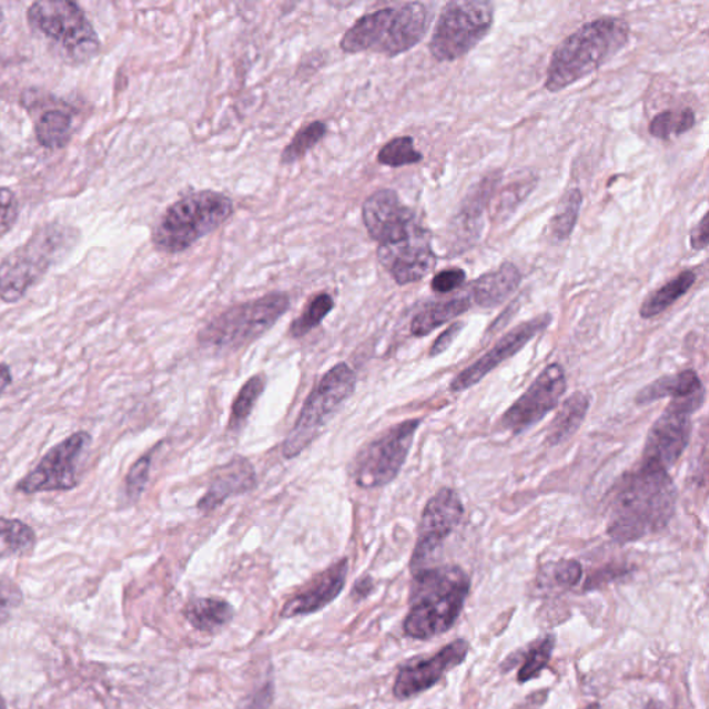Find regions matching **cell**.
<instances>
[{
  "label": "cell",
  "instance_id": "cell-45",
  "mask_svg": "<svg viewBox=\"0 0 709 709\" xmlns=\"http://www.w3.org/2000/svg\"><path fill=\"white\" fill-rule=\"evenodd\" d=\"M691 247L695 250H705L708 245V222L707 215L702 217V221L699 223V226L695 227V231L691 232Z\"/></svg>",
  "mask_w": 709,
  "mask_h": 709
},
{
  "label": "cell",
  "instance_id": "cell-26",
  "mask_svg": "<svg viewBox=\"0 0 709 709\" xmlns=\"http://www.w3.org/2000/svg\"><path fill=\"white\" fill-rule=\"evenodd\" d=\"M184 617L201 632H215L233 618V608L222 599H195L184 610Z\"/></svg>",
  "mask_w": 709,
  "mask_h": 709
},
{
  "label": "cell",
  "instance_id": "cell-14",
  "mask_svg": "<svg viewBox=\"0 0 709 709\" xmlns=\"http://www.w3.org/2000/svg\"><path fill=\"white\" fill-rule=\"evenodd\" d=\"M566 389L567 378L563 366L551 363L535 378L526 393L505 412L500 422L502 427L513 434L526 432L556 409Z\"/></svg>",
  "mask_w": 709,
  "mask_h": 709
},
{
  "label": "cell",
  "instance_id": "cell-29",
  "mask_svg": "<svg viewBox=\"0 0 709 709\" xmlns=\"http://www.w3.org/2000/svg\"><path fill=\"white\" fill-rule=\"evenodd\" d=\"M36 545V531L28 524L0 517V558L30 555Z\"/></svg>",
  "mask_w": 709,
  "mask_h": 709
},
{
  "label": "cell",
  "instance_id": "cell-34",
  "mask_svg": "<svg viewBox=\"0 0 709 709\" xmlns=\"http://www.w3.org/2000/svg\"><path fill=\"white\" fill-rule=\"evenodd\" d=\"M423 160L422 153H418L415 149V143L411 136L395 138L389 141L385 146L379 149L377 161L379 164L393 166L412 165L421 163Z\"/></svg>",
  "mask_w": 709,
  "mask_h": 709
},
{
  "label": "cell",
  "instance_id": "cell-39",
  "mask_svg": "<svg viewBox=\"0 0 709 709\" xmlns=\"http://www.w3.org/2000/svg\"><path fill=\"white\" fill-rule=\"evenodd\" d=\"M150 466H152V457L144 455L131 467L130 473H128L125 482L126 495L132 502H136L141 498L144 488H146Z\"/></svg>",
  "mask_w": 709,
  "mask_h": 709
},
{
  "label": "cell",
  "instance_id": "cell-15",
  "mask_svg": "<svg viewBox=\"0 0 709 709\" xmlns=\"http://www.w3.org/2000/svg\"><path fill=\"white\" fill-rule=\"evenodd\" d=\"M465 516V506L459 495L450 488H440L424 507L418 538L413 551L411 568L413 573L426 568L444 540L455 531Z\"/></svg>",
  "mask_w": 709,
  "mask_h": 709
},
{
  "label": "cell",
  "instance_id": "cell-47",
  "mask_svg": "<svg viewBox=\"0 0 709 709\" xmlns=\"http://www.w3.org/2000/svg\"><path fill=\"white\" fill-rule=\"evenodd\" d=\"M373 588V580L371 578H363L361 580H357V583L354 586V596L356 597H366L368 594H371Z\"/></svg>",
  "mask_w": 709,
  "mask_h": 709
},
{
  "label": "cell",
  "instance_id": "cell-48",
  "mask_svg": "<svg viewBox=\"0 0 709 709\" xmlns=\"http://www.w3.org/2000/svg\"><path fill=\"white\" fill-rule=\"evenodd\" d=\"M0 709H8V706H6V702L2 699V696H0Z\"/></svg>",
  "mask_w": 709,
  "mask_h": 709
},
{
  "label": "cell",
  "instance_id": "cell-32",
  "mask_svg": "<svg viewBox=\"0 0 709 709\" xmlns=\"http://www.w3.org/2000/svg\"><path fill=\"white\" fill-rule=\"evenodd\" d=\"M327 125L322 121L311 122L310 125L303 128L283 150L282 164H293L304 158L310 150L314 149L317 143L326 136Z\"/></svg>",
  "mask_w": 709,
  "mask_h": 709
},
{
  "label": "cell",
  "instance_id": "cell-42",
  "mask_svg": "<svg viewBox=\"0 0 709 709\" xmlns=\"http://www.w3.org/2000/svg\"><path fill=\"white\" fill-rule=\"evenodd\" d=\"M466 282V272L455 267V270H446L435 275L432 282V288L435 293L446 294L459 288Z\"/></svg>",
  "mask_w": 709,
  "mask_h": 709
},
{
  "label": "cell",
  "instance_id": "cell-38",
  "mask_svg": "<svg viewBox=\"0 0 709 709\" xmlns=\"http://www.w3.org/2000/svg\"><path fill=\"white\" fill-rule=\"evenodd\" d=\"M546 577L555 580L560 588H574L583 578V567L575 560H561L545 568Z\"/></svg>",
  "mask_w": 709,
  "mask_h": 709
},
{
  "label": "cell",
  "instance_id": "cell-37",
  "mask_svg": "<svg viewBox=\"0 0 709 709\" xmlns=\"http://www.w3.org/2000/svg\"><path fill=\"white\" fill-rule=\"evenodd\" d=\"M583 193L579 189H574L564 197L560 209L551 222L553 234L558 240H566L571 236L575 225H577L580 205H583Z\"/></svg>",
  "mask_w": 709,
  "mask_h": 709
},
{
  "label": "cell",
  "instance_id": "cell-3",
  "mask_svg": "<svg viewBox=\"0 0 709 709\" xmlns=\"http://www.w3.org/2000/svg\"><path fill=\"white\" fill-rule=\"evenodd\" d=\"M629 24L617 17H601L564 39L551 55L545 87L558 92L594 74L629 42Z\"/></svg>",
  "mask_w": 709,
  "mask_h": 709
},
{
  "label": "cell",
  "instance_id": "cell-17",
  "mask_svg": "<svg viewBox=\"0 0 709 709\" xmlns=\"http://www.w3.org/2000/svg\"><path fill=\"white\" fill-rule=\"evenodd\" d=\"M377 260L399 286L422 281L437 265L432 233L424 229L402 242L378 245Z\"/></svg>",
  "mask_w": 709,
  "mask_h": 709
},
{
  "label": "cell",
  "instance_id": "cell-35",
  "mask_svg": "<svg viewBox=\"0 0 709 709\" xmlns=\"http://www.w3.org/2000/svg\"><path fill=\"white\" fill-rule=\"evenodd\" d=\"M555 641L553 636H546L545 639L539 640L523 656L524 666L518 671V683H527L529 680L539 677V673L544 671L550 661L553 649L556 646Z\"/></svg>",
  "mask_w": 709,
  "mask_h": 709
},
{
  "label": "cell",
  "instance_id": "cell-27",
  "mask_svg": "<svg viewBox=\"0 0 709 709\" xmlns=\"http://www.w3.org/2000/svg\"><path fill=\"white\" fill-rule=\"evenodd\" d=\"M697 275L693 271H685L677 277L668 282L666 286L657 290L649 298L645 301L640 306V316L644 320H651V317L662 314L664 311L671 308L678 300L682 298L685 294H688L689 290L693 287Z\"/></svg>",
  "mask_w": 709,
  "mask_h": 709
},
{
  "label": "cell",
  "instance_id": "cell-25",
  "mask_svg": "<svg viewBox=\"0 0 709 709\" xmlns=\"http://www.w3.org/2000/svg\"><path fill=\"white\" fill-rule=\"evenodd\" d=\"M470 300L466 297L454 298L449 301H443V303H435L426 306L423 311L413 317L411 332L415 337L428 336L435 328L445 325L455 317L465 314L470 310Z\"/></svg>",
  "mask_w": 709,
  "mask_h": 709
},
{
  "label": "cell",
  "instance_id": "cell-10",
  "mask_svg": "<svg viewBox=\"0 0 709 709\" xmlns=\"http://www.w3.org/2000/svg\"><path fill=\"white\" fill-rule=\"evenodd\" d=\"M494 16V4L487 0L449 2L435 24L429 52L445 63L463 58L488 36Z\"/></svg>",
  "mask_w": 709,
  "mask_h": 709
},
{
  "label": "cell",
  "instance_id": "cell-19",
  "mask_svg": "<svg viewBox=\"0 0 709 709\" xmlns=\"http://www.w3.org/2000/svg\"><path fill=\"white\" fill-rule=\"evenodd\" d=\"M467 655V641L457 639L427 660L405 666L396 677L394 696L396 699L407 700L424 693L437 685L446 672L459 667L466 660Z\"/></svg>",
  "mask_w": 709,
  "mask_h": 709
},
{
  "label": "cell",
  "instance_id": "cell-8",
  "mask_svg": "<svg viewBox=\"0 0 709 709\" xmlns=\"http://www.w3.org/2000/svg\"><path fill=\"white\" fill-rule=\"evenodd\" d=\"M290 308L286 293L233 306L211 321L199 334V342L209 348L237 350L265 334Z\"/></svg>",
  "mask_w": 709,
  "mask_h": 709
},
{
  "label": "cell",
  "instance_id": "cell-11",
  "mask_svg": "<svg viewBox=\"0 0 709 709\" xmlns=\"http://www.w3.org/2000/svg\"><path fill=\"white\" fill-rule=\"evenodd\" d=\"M422 421L411 418L391 427L357 456L354 478L357 487L374 489L393 483L404 467Z\"/></svg>",
  "mask_w": 709,
  "mask_h": 709
},
{
  "label": "cell",
  "instance_id": "cell-33",
  "mask_svg": "<svg viewBox=\"0 0 709 709\" xmlns=\"http://www.w3.org/2000/svg\"><path fill=\"white\" fill-rule=\"evenodd\" d=\"M334 308V301L327 293L317 294L314 300L311 301L306 310L301 314L298 320L293 322L290 333L295 338H300L314 331L316 326H320L323 320L331 314Z\"/></svg>",
  "mask_w": 709,
  "mask_h": 709
},
{
  "label": "cell",
  "instance_id": "cell-21",
  "mask_svg": "<svg viewBox=\"0 0 709 709\" xmlns=\"http://www.w3.org/2000/svg\"><path fill=\"white\" fill-rule=\"evenodd\" d=\"M256 485L255 470L253 465L243 457L227 463L217 468L211 479L210 488L199 502L201 513H211L220 507L223 502L232 496L243 495L253 490Z\"/></svg>",
  "mask_w": 709,
  "mask_h": 709
},
{
  "label": "cell",
  "instance_id": "cell-31",
  "mask_svg": "<svg viewBox=\"0 0 709 709\" xmlns=\"http://www.w3.org/2000/svg\"><path fill=\"white\" fill-rule=\"evenodd\" d=\"M265 389V377L262 374L251 377L247 383L243 385L236 399L233 402L231 421H229V428L239 429L243 426V423L247 421L251 412H253L256 401L260 399L262 393Z\"/></svg>",
  "mask_w": 709,
  "mask_h": 709
},
{
  "label": "cell",
  "instance_id": "cell-28",
  "mask_svg": "<svg viewBox=\"0 0 709 709\" xmlns=\"http://www.w3.org/2000/svg\"><path fill=\"white\" fill-rule=\"evenodd\" d=\"M38 142L47 149H63L72 136V117L64 110L43 111L36 124Z\"/></svg>",
  "mask_w": 709,
  "mask_h": 709
},
{
  "label": "cell",
  "instance_id": "cell-22",
  "mask_svg": "<svg viewBox=\"0 0 709 709\" xmlns=\"http://www.w3.org/2000/svg\"><path fill=\"white\" fill-rule=\"evenodd\" d=\"M662 398L672 401L706 398L699 374L695 371H683L658 378L639 391L636 395V404L649 405Z\"/></svg>",
  "mask_w": 709,
  "mask_h": 709
},
{
  "label": "cell",
  "instance_id": "cell-6",
  "mask_svg": "<svg viewBox=\"0 0 709 709\" xmlns=\"http://www.w3.org/2000/svg\"><path fill=\"white\" fill-rule=\"evenodd\" d=\"M233 211L232 199L214 190L184 195L161 215L153 231L154 247L160 253H182L222 226Z\"/></svg>",
  "mask_w": 709,
  "mask_h": 709
},
{
  "label": "cell",
  "instance_id": "cell-16",
  "mask_svg": "<svg viewBox=\"0 0 709 709\" xmlns=\"http://www.w3.org/2000/svg\"><path fill=\"white\" fill-rule=\"evenodd\" d=\"M363 223L379 245L402 242L424 231L415 212L391 189L377 190L362 206Z\"/></svg>",
  "mask_w": 709,
  "mask_h": 709
},
{
  "label": "cell",
  "instance_id": "cell-49",
  "mask_svg": "<svg viewBox=\"0 0 709 709\" xmlns=\"http://www.w3.org/2000/svg\"><path fill=\"white\" fill-rule=\"evenodd\" d=\"M646 709H660V707H658V706L656 705V702H650V705H649V706H647V708H646Z\"/></svg>",
  "mask_w": 709,
  "mask_h": 709
},
{
  "label": "cell",
  "instance_id": "cell-4",
  "mask_svg": "<svg viewBox=\"0 0 709 709\" xmlns=\"http://www.w3.org/2000/svg\"><path fill=\"white\" fill-rule=\"evenodd\" d=\"M428 30V10L423 3H405L363 16L342 39L343 52H373L391 58L407 52Z\"/></svg>",
  "mask_w": 709,
  "mask_h": 709
},
{
  "label": "cell",
  "instance_id": "cell-9",
  "mask_svg": "<svg viewBox=\"0 0 709 709\" xmlns=\"http://www.w3.org/2000/svg\"><path fill=\"white\" fill-rule=\"evenodd\" d=\"M356 374L347 363H338L328 371L305 401L297 422L283 443L286 459L303 454L320 437L338 407L354 394Z\"/></svg>",
  "mask_w": 709,
  "mask_h": 709
},
{
  "label": "cell",
  "instance_id": "cell-50",
  "mask_svg": "<svg viewBox=\"0 0 709 709\" xmlns=\"http://www.w3.org/2000/svg\"><path fill=\"white\" fill-rule=\"evenodd\" d=\"M2 20H3V11H2V9H0V21H2Z\"/></svg>",
  "mask_w": 709,
  "mask_h": 709
},
{
  "label": "cell",
  "instance_id": "cell-12",
  "mask_svg": "<svg viewBox=\"0 0 709 709\" xmlns=\"http://www.w3.org/2000/svg\"><path fill=\"white\" fill-rule=\"evenodd\" d=\"M91 434L77 432L49 449L41 462L17 484V490L24 495L41 493H64L78 487V465L91 444Z\"/></svg>",
  "mask_w": 709,
  "mask_h": 709
},
{
  "label": "cell",
  "instance_id": "cell-5",
  "mask_svg": "<svg viewBox=\"0 0 709 709\" xmlns=\"http://www.w3.org/2000/svg\"><path fill=\"white\" fill-rule=\"evenodd\" d=\"M78 232L60 223L38 229L28 242L0 262V298L13 304L36 286L55 262L75 247Z\"/></svg>",
  "mask_w": 709,
  "mask_h": 709
},
{
  "label": "cell",
  "instance_id": "cell-24",
  "mask_svg": "<svg viewBox=\"0 0 709 709\" xmlns=\"http://www.w3.org/2000/svg\"><path fill=\"white\" fill-rule=\"evenodd\" d=\"M589 407V395L578 391V393L568 396L561 409L558 411L555 421L551 422L549 429H547V444L557 446L571 438L578 432L580 424L584 423Z\"/></svg>",
  "mask_w": 709,
  "mask_h": 709
},
{
  "label": "cell",
  "instance_id": "cell-40",
  "mask_svg": "<svg viewBox=\"0 0 709 709\" xmlns=\"http://www.w3.org/2000/svg\"><path fill=\"white\" fill-rule=\"evenodd\" d=\"M22 601V594L14 583L4 575H0V625L9 621L11 612L19 608Z\"/></svg>",
  "mask_w": 709,
  "mask_h": 709
},
{
  "label": "cell",
  "instance_id": "cell-46",
  "mask_svg": "<svg viewBox=\"0 0 709 709\" xmlns=\"http://www.w3.org/2000/svg\"><path fill=\"white\" fill-rule=\"evenodd\" d=\"M11 382H13V376H11L10 367L0 363V396L10 387Z\"/></svg>",
  "mask_w": 709,
  "mask_h": 709
},
{
  "label": "cell",
  "instance_id": "cell-41",
  "mask_svg": "<svg viewBox=\"0 0 709 709\" xmlns=\"http://www.w3.org/2000/svg\"><path fill=\"white\" fill-rule=\"evenodd\" d=\"M20 203L9 188H0V237L8 234L19 220Z\"/></svg>",
  "mask_w": 709,
  "mask_h": 709
},
{
  "label": "cell",
  "instance_id": "cell-43",
  "mask_svg": "<svg viewBox=\"0 0 709 709\" xmlns=\"http://www.w3.org/2000/svg\"><path fill=\"white\" fill-rule=\"evenodd\" d=\"M463 326H465V323L456 322L454 325L446 328V331L440 334L437 340H435L432 351H429V356L434 357L445 353V351L450 347L452 343L455 342L456 337L459 336L463 331Z\"/></svg>",
  "mask_w": 709,
  "mask_h": 709
},
{
  "label": "cell",
  "instance_id": "cell-44",
  "mask_svg": "<svg viewBox=\"0 0 709 709\" xmlns=\"http://www.w3.org/2000/svg\"><path fill=\"white\" fill-rule=\"evenodd\" d=\"M273 701V683L267 682L262 689L251 697L242 709H270Z\"/></svg>",
  "mask_w": 709,
  "mask_h": 709
},
{
  "label": "cell",
  "instance_id": "cell-20",
  "mask_svg": "<svg viewBox=\"0 0 709 709\" xmlns=\"http://www.w3.org/2000/svg\"><path fill=\"white\" fill-rule=\"evenodd\" d=\"M347 575L348 560L343 558L294 595L282 608L281 617L288 619L321 611L342 594Z\"/></svg>",
  "mask_w": 709,
  "mask_h": 709
},
{
  "label": "cell",
  "instance_id": "cell-1",
  "mask_svg": "<svg viewBox=\"0 0 709 709\" xmlns=\"http://www.w3.org/2000/svg\"><path fill=\"white\" fill-rule=\"evenodd\" d=\"M677 509V488L668 470L640 462L612 490L607 534L618 544H630L664 531Z\"/></svg>",
  "mask_w": 709,
  "mask_h": 709
},
{
  "label": "cell",
  "instance_id": "cell-23",
  "mask_svg": "<svg viewBox=\"0 0 709 709\" xmlns=\"http://www.w3.org/2000/svg\"><path fill=\"white\" fill-rule=\"evenodd\" d=\"M521 273L515 264L502 265L498 270L485 273L473 284V295L483 308H495L504 304L520 287Z\"/></svg>",
  "mask_w": 709,
  "mask_h": 709
},
{
  "label": "cell",
  "instance_id": "cell-2",
  "mask_svg": "<svg viewBox=\"0 0 709 709\" xmlns=\"http://www.w3.org/2000/svg\"><path fill=\"white\" fill-rule=\"evenodd\" d=\"M470 591V579L457 566L423 568L413 573L406 636L427 640L448 632L460 617Z\"/></svg>",
  "mask_w": 709,
  "mask_h": 709
},
{
  "label": "cell",
  "instance_id": "cell-30",
  "mask_svg": "<svg viewBox=\"0 0 709 709\" xmlns=\"http://www.w3.org/2000/svg\"><path fill=\"white\" fill-rule=\"evenodd\" d=\"M696 125V114L693 110L662 111L651 120L649 131L657 139H669L671 136L683 135Z\"/></svg>",
  "mask_w": 709,
  "mask_h": 709
},
{
  "label": "cell",
  "instance_id": "cell-36",
  "mask_svg": "<svg viewBox=\"0 0 709 709\" xmlns=\"http://www.w3.org/2000/svg\"><path fill=\"white\" fill-rule=\"evenodd\" d=\"M536 183L535 176H527L518 179L513 182L510 186L505 188L504 192L499 194V199L495 201L493 205V217L496 221L505 220L512 212H515L521 201L527 197L531 190H534Z\"/></svg>",
  "mask_w": 709,
  "mask_h": 709
},
{
  "label": "cell",
  "instance_id": "cell-7",
  "mask_svg": "<svg viewBox=\"0 0 709 709\" xmlns=\"http://www.w3.org/2000/svg\"><path fill=\"white\" fill-rule=\"evenodd\" d=\"M28 22L42 33L55 52L72 64L97 58L100 39L80 4L70 0H39L28 9Z\"/></svg>",
  "mask_w": 709,
  "mask_h": 709
},
{
  "label": "cell",
  "instance_id": "cell-13",
  "mask_svg": "<svg viewBox=\"0 0 709 709\" xmlns=\"http://www.w3.org/2000/svg\"><path fill=\"white\" fill-rule=\"evenodd\" d=\"M702 402L705 398L671 401L647 434L641 462L652 463L666 470L672 467L688 448L693 429L691 415Z\"/></svg>",
  "mask_w": 709,
  "mask_h": 709
},
{
  "label": "cell",
  "instance_id": "cell-18",
  "mask_svg": "<svg viewBox=\"0 0 709 709\" xmlns=\"http://www.w3.org/2000/svg\"><path fill=\"white\" fill-rule=\"evenodd\" d=\"M550 315H540L535 317V320L524 322L521 325L513 328L512 332L507 333L506 336L496 343L494 348H490L487 354L472 363L470 366L466 367L465 371H462L452 379V393H463V391L470 389L474 385L482 382L494 368L502 365L505 361L510 359V357L517 353H520L534 337L538 336L540 332H544L545 328L550 325Z\"/></svg>",
  "mask_w": 709,
  "mask_h": 709
}]
</instances>
